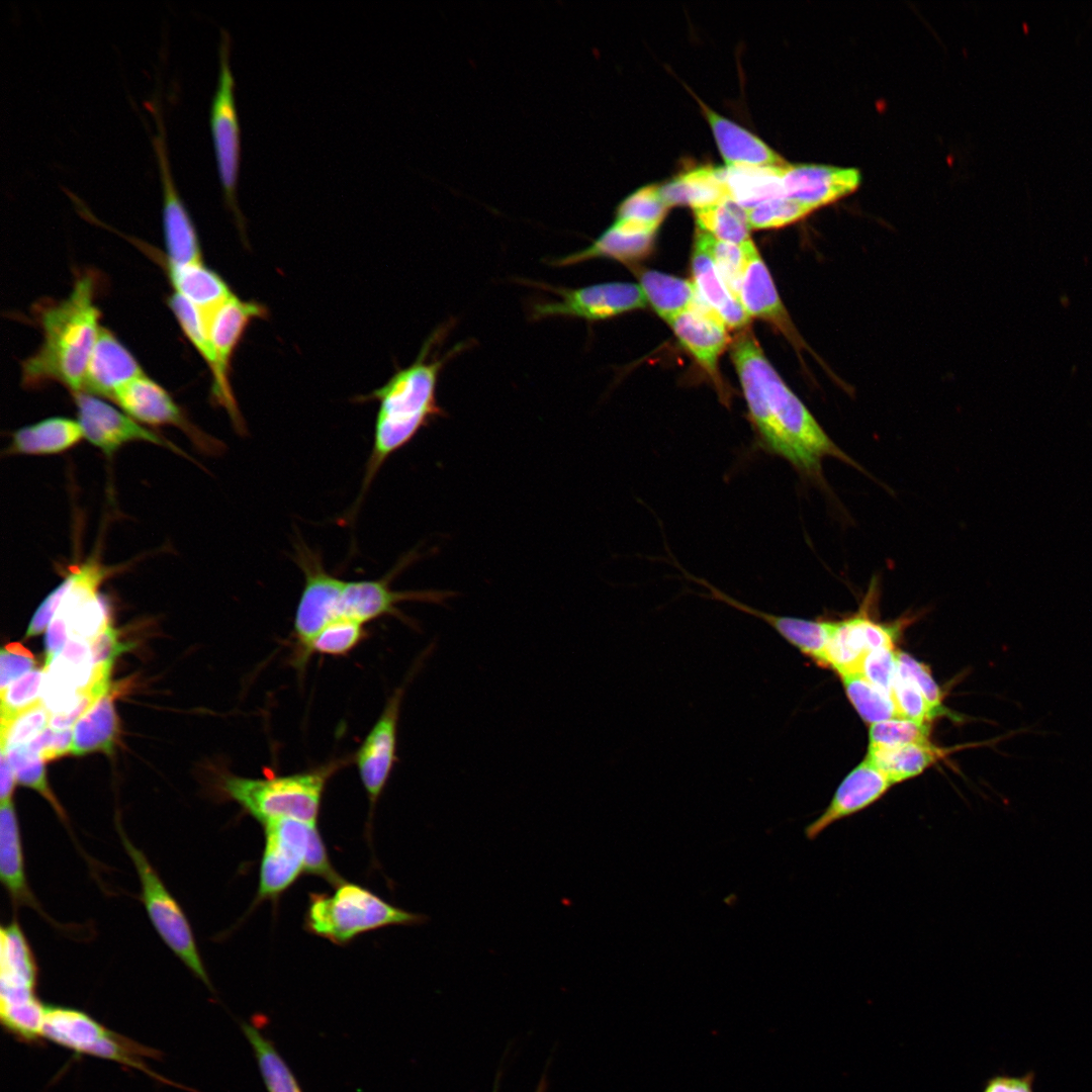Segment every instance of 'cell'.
I'll use <instances>...</instances> for the list:
<instances>
[{"instance_id":"6da1fadb","label":"cell","mask_w":1092,"mask_h":1092,"mask_svg":"<svg viewBox=\"0 0 1092 1092\" xmlns=\"http://www.w3.org/2000/svg\"><path fill=\"white\" fill-rule=\"evenodd\" d=\"M730 348L759 449L784 459L801 477L823 487L826 457L862 470L783 381L749 329L741 330Z\"/></svg>"},{"instance_id":"7a4b0ae2","label":"cell","mask_w":1092,"mask_h":1092,"mask_svg":"<svg viewBox=\"0 0 1092 1092\" xmlns=\"http://www.w3.org/2000/svg\"><path fill=\"white\" fill-rule=\"evenodd\" d=\"M454 325L450 320L439 325L424 342L416 360L398 370L380 388L364 399H376L379 407L375 420L373 443L365 464L363 480L357 502L366 494L385 461L408 444L431 422L445 416L437 398L440 374L446 364L470 347V342H459L442 353L440 347Z\"/></svg>"},{"instance_id":"3957f363","label":"cell","mask_w":1092,"mask_h":1092,"mask_svg":"<svg viewBox=\"0 0 1092 1092\" xmlns=\"http://www.w3.org/2000/svg\"><path fill=\"white\" fill-rule=\"evenodd\" d=\"M96 280L80 275L70 294L39 306L42 332L38 350L22 363V382L37 387L59 382L73 392L82 391L88 363L98 338L100 311L95 303Z\"/></svg>"},{"instance_id":"277c9868","label":"cell","mask_w":1092,"mask_h":1092,"mask_svg":"<svg viewBox=\"0 0 1092 1092\" xmlns=\"http://www.w3.org/2000/svg\"><path fill=\"white\" fill-rule=\"evenodd\" d=\"M342 762L340 759L302 772L265 778L224 774L218 792L263 826L281 819L316 822L326 786Z\"/></svg>"},{"instance_id":"5b68a950","label":"cell","mask_w":1092,"mask_h":1092,"mask_svg":"<svg viewBox=\"0 0 1092 1092\" xmlns=\"http://www.w3.org/2000/svg\"><path fill=\"white\" fill-rule=\"evenodd\" d=\"M316 825L297 819L264 825L265 845L253 906L277 900L302 874L322 878L335 887L344 882L330 860Z\"/></svg>"},{"instance_id":"8992f818","label":"cell","mask_w":1092,"mask_h":1092,"mask_svg":"<svg viewBox=\"0 0 1092 1092\" xmlns=\"http://www.w3.org/2000/svg\"><path fill=\"white\" fill-rule=\"evenodd\" d=\"M427 920V916L396 907L360 885L343 882L332 895L310 894L304 925L308 932L345 945L369 931Z\"/></svg>"},{"instance_id":"52a82bcc","label":"cell","mask_w":1092,"mask_h":1092,"mask_svg":"<svg viewBox=\"0 0 1092 1092\" xmlns=\"http://www.w3.org/2000/svg\"><path fill=\"white\" fill-rule=\"evenodd\" d=\"M117 829L121 843L140 878L142 900L154 928L165 944L192 974L209 989H212L185 913L170 894L146 854L128 839L119 824H117Z\"/></svg>"},{"instance_id":"ba28073f","label":"cell","mask_w":1092,"mask_h":1092,"mask_svg":"<svg viewBox=\"0 0 1092 1092\" xmlns=\"http://www.w3.org/2000/svg\"><path fill=\"white\" fill-rule=\"evenodd\" d=\"M230 33L221 28L218 49L219 72L210 105L209 124L223 199L233 212L240 231L244 232L245 219L237 198L241 163V129L235 98L236 82L230 66Z\"/></svg>"},{"instance_id":"9c48e42d","label":"cell","mask_w":1092,"mask_h":1092,"mask_svg":"<svg viewBox=\"0 0 1092 1092\" xmlns=\"http://www.w3.org/2000/svg\"><path fill=\"white\" fill-rule=\"evenodd\" d=\"M526 285L555 295L552 300H536L529 306L533 322L552 317L579 318L596 322L618 316L646 305V297L638 284L606 282L570 288L545 282L522 280Z\"/></svg>"},{"instance_id":"30bf717a","label":"cell","mask_w":1092,"mask_h":1092,"mask_svg":"<svg viewBox=\"0 0 1092 1092\" xmlns=\"http://www.w3.org/2000/svg\"><path fill=\"white\" fill-rule=\"evenodd\" d=\"M415 558L413 553L405 556L394 570L379 579L349 581L338 578L334 599L337 620L344 618L366 624L378 618L392 616L415 627V623L397 608L398 604L424 602L442 605L456 595L449 590L392 589V578Z\"/></svg>"},{"instance_id":"8fae6325","label":"cell","mask_w":1092,"mask_h":1092,"mask_svg":"<svg viewBox=\"0 0 1092 1092\" xmlns=\"http://www.w3.org/2000/svg\"><path fill=\"white\" fill-rule=\"evenodd\" d=\"M266 314L267 309L264 305L256 301L242 300L234 294L205 316L208 337L218 368V377L212 385V394L216 402L226 410L236 431L241 435L246 434L247 428L230 385L231 360L250 323Z\"/></svg>"},{"instance_id":"7c38bea8","label":"cell","mask_w":1092,"mask_h":1092,"mask_svg":"<svg viewBox=\"0 0 1092 1092\" xmlns=\"http://www.w3.org/2000/svg\"><path fill=\"white\" fill-rule=\"evenodd\" d=\"M432 648V646L427 648L408 672L405 681L390 695L380 716L355 754V763L369 800L371 813L397 760V727L405 688L423 664L424 659L430 654Z\"/></svg>"},{"instance_id":"4fadbf2b","label":"cell","mask_w":1092,"mask_h":1092,"mask_svg":"<svg viewBox=\"0 0 1092 1092\" xmlns=\"http://www.w3.org/2000/svg\"><path fill=\"white\" fill-rule=\"evenodd\" d=\"M42 1037L72 1050L131 1066L138 1045L115 1034L80 1010L48 1006L44 1008Z\"/></svg>"},{"instance_id":"5bb4252c","label":"cell","mask_w":1092,"mask_h":1092,"mask_svg":"<svg viewBox=\"0 0 1092 1092\" xmlns=\"http://www.w3.org/2000/svg\"><path fill=\"white\" fill-rule=\"evenodd\" d=\"M150 110L157 124L152 143L162 186V222L168 264L201 262V249L195 226L173 181L162 115L154 104L150 105Z\"/></svg>"},{"instance_id":"9a60e30c","label":"cell","mask_w":1092,"mask_h":1092,"mask_svg":"<svg viewBox=\"0 0 1092 1092\" xmlns=\"http://www.w3.org/2000/svg\"><path fill=\"white\" fill-rule=\"evenodd\" d=\"M72 394L84 438L105 455H112L127 443L142 441L187 457L175 444L141 426L127 414L118 411L99 397L83 391Z\"/></svg>"},{"instance_id":"2e32d148","label":"cell","mask_w":1092,"mask_h":1092,"mask_svg":"<svg viewBox=\"0 0 1092 1092\" xmlns=\"http://www.w3.org/2000/svg\"><path fill=\"white\" fill-rule=\"evenodd\" d=\"M112 400L133 420L152 426L180 428L203 451L216 453L223 448L219 441L196 429L168 391L147 375L122 386Z\"/></svg>"},{"instance_id":"e0dca14e","label":"cell","mask_w":1092,"mask_h":1092,"mask_svg":"<svg viewBox=\"0 0 1092 1092\" xmlns=\"http://www.w3.org/2000/svg\"><path fill=\"white\" fill-rule=\"evenodd\" d=\"M668 324L680 345L713 379L722 400H725L727 396L718 372V359L727 347L729 337L721 316L698 293L694 304Z\"/></svg>"},{"instance_id":"ac0fdd59","label":"cell","mask_w":1092,"mask_h":1092,"mask_svg":"<svg viewBox=\"0 0 1092 1092\" xmlns=\"http://www.w3.org/2000/svg\"><path fill=\"white\" fill-rule=\"evenodd\" d=\"M879 623L863 611L839 622H833L825 654L824 666L840 674L858 672L863 656L870 651L893 647L901 624Z\"/></svg>"},{"instance_id":"d6986e66","label":"cell","mask_w":1092,"mask_h":1092,"mask_svg":"<svg viewBox=\"0 0 1092 1092\" xmlns=\"http://www.w3.org/2000/svg\"><path fill=\"white\" fill-rule=\"evenodd\" d=\"M782 181L786 197L812 211L853 192L860 183V173L852 168L787 163Z\"/></svg>"},{"instance_id":"ffe728a7","label":"cell","mask_w":1092,"mask_h":1092,"mask_svg":"<svg viewBox=\"0 0 1092 1092\" xmlns=\"http://www.w3.org/2000/svg\"><path fill=\"white\" fill-rule=\"evenodd\" d=\"M745 248L746 262L739 292L742 306L749 316L768 322L796 348H803L804 343L782 303L769 271L756 247L750 241Z\"/></svg>"},{"instance_id":"44dd1931","label":"cell","mask_w":1092,"mask_h":1092,"mask_svg":"<svg viewBox=\"0 0 1092 1092\" xmlns=\"http://www.w3.org/2000/svg\"><path fill=\"white\" fill-rule=\"evenodd\" d=\"M893 784L866 759L841 782L824 811L805 829L808 840L816 839L830 825L868 808Z\"/></svg>"},{"instance_id":"7402d4cb","label":"cell","mask_w":1092,"mask_h":1092,"mask_svg":"<svg viewBox=\"0 0 1092 1092\" xmlns=\"http://www.w3.org/2000/svg\"><path fill=\"white\" fill-rule=\"evenodd\" d=\"M143 375V368L129 350L112 332L101 327L82 391L113 399L118 389Z\"/></svg>"},{"instance_id":"603a6c76","label":"cell","mask_w":1092,"mask_h":1092,"mask_svg":"<svg viewBox=\"0 0 1092 1092\" xmlns=\"http://www.w3.org/2000/svg\"><path fill=\"white\" fill-rule=\"evenodd\" d=\"M710 241L711 234L697 226L691 260L693 283L702 299L721 316L726 327L746 329L750 316L724 284L711 252Z\"/></svg>"},{"instance_id":"cb8c5ba5","label":"cell","mask_w":1092,"mask_h":1092,"mask_svg":"<svg viewBox=\"0 0 1092 1092\" xmlns=\"http://www.w3.org/2000/svg\"><path fill=\"white\" fill-rule=\"evenodd\" d=\"M699 102L726 166L781 167L787 164L758 136Z\"/></svg>"},{"instance_id":"d4e9b609","label":"cell","mask_w":1092,"mask_h":1092,"mask_svg":"<svg viewBox=\"0 0 1092 1092\" xmlns=\"http://www.w3.org/2000/svg\"><path fill=\"white\" fill-rule=\"evenodd\" d=\"M0 879L15 906L41 912L28 886L18 819L12 800L1 803Z\"/></svg>"},{"instance_id":"484cf974","label":"cell","mask_w":1092,"mask_h":1092,"mask_svg":"<svg viewBox=\"0 0 1092 1092\" xmlns=\"http://www.w3.org/2000/svg\"><path fill=\"white\" fill-rule=\"evenodd\" d=\"M656 233H626L612 225L587 247L551 259L553 267H569L594 259H612L629 264L647 257L654 247Z\"/></svg>"},{"instance_id":"4316f807","label":"cell","mask_w":1092,"mask_h":1092,"mask_svg":"<svg viewBox=\"0 0 1092 1092\" xmlns=\"http://www.w3.org/2000/svg\"><path fill=\"white\" fill-rule=\"evenodd\" d=\"M84 438L79 422L53 417L14 431L9 454L51 455L62 453Z\"/></svg>"},{"instance_id":"83f0119b","label":"cell","mask_w":1092,"mask_h":1092,"mask_svg":"<svg viewBox=\"0 0 1092 1092\" xmlns=\"http://www.w3.org/2000/svg\"><path fill=\"white\" fill-rule=\"evenodd\" d=\"M667 207L690 205L694 210L715 205L729 197L720 168L701 166L687 170L659 186Z\"/></svg>"},{"instance_id":"f1b7e54d","label":"cell","mask_w":1092,"mask_h":1092,"mask_svg":"<svg viewBox=\"0 0 1092 1092\" xmlns=\"http://www.w3.org/2000/svg\"><path fill=\"white\" fill-rule=\"evenodd\" d=\"M785 166V165H784ZM781 167H720L728 196L748 210L764 201L786 197Z\"/></svg>"},{"instance_id":"f546056e","label":"cell","mask_w":1092,"mask_h":1092,"mask_svg":"<svg viewBox=\"0 0 1092 1092\" xmlns=\"http://www.w3.org/2000/svg\"><path fill=\"white\" fill-rule=\"evenodd\" d=\"M167 266L175 292L195 305L204 316L234 295L226 282L202 261Z\"/></svg>"},{"instance_id":"4dcf8cb0","label":"cell","mask_w":1092,"mask_h":1092,"mask_svg":"<svg viewBox=\"0 0 1092 1092\" xmlns=\"http://www.w3.org/2000/svg\"><path fill=\"white\" fill-rule=\"evenodd\" d=\"M121 687H110L95 705L76 723L73 729L72 753L83 755L94 751L110 753L118 732V720L113 699Z\"/></svg>"},{"instance_id":"1f68e13d","label":"cell","mask_w":1092,"mask_h":1092,"mask_svg":"<svg viewBox=\"0 0 1092 1092\" xmlns=\"http://www.w3.org/2000/svg\"><path fill=\"white\" fill-rule=\"evenodd\" d=\"M945 753V749L931 742L913 743L891 748L869 747L864 759L895 785L920 775Z\"/></svg>"},{"instance_id":"d6a6232c","label":"cell","mask_w":1092,"mask_h":1092,"mask_svg":"<svg viewBox=\"0 0 1092 1092\" xmlns=\"http://www.w3.org/2000/svg\"><path fill=\"white\" fill-rule=\"evenodd\" d=\"M638 275L646 300L667 323L690 308L697 298L696 287L690 280L654 270H644Z\"/></svg>"},{"instance_id":"836d02e7","label":"cell","mask_w":1092,"mask_h":1092,"mask_svg":"<svg viewBox=\"0 0 1092 1092\" xmlns=\"http://www.w3.org/2000/svg\"><path fill=\"white\" fill-rule=\"evenodd\" d=\"M668 207L658 185H647L625 198L617 208L613 228L626 233H656Z\"/></svg>"},{"instance_id":"e575fe53","label":"cell","mask_w":1092,"mask_h":1092,"mask_svg":"<svg viewBox=\"0 0 1092 1092\" xmlns=\"http://www.w3.org/2000/svg\"><path fill=\"white\" fill-rule=\"evenodd\" d=\"M241 1029L253 1049L267 1092H302L294 1073L274 1042L253 1023L243 1021Z\"/></svg>"},{"instance_id":"d590c367","label":"cell","mask_w":1092,"mask_h":1092,"mask_svg":"<svg viewBox=\"0 0 1092 1092\" xmlns=\"http://www.w3.org/2000/svg\"><path fill=\"white\" fill-rule=\"evenodd\" d=\"M697 226L719 241L744 246L749 236L747 211L730 197L704 208L695 209Z\"/></svg>"},{"instance_id":"8d00e7d4","label":"cell","mask_w":1092,"mask_h":1092,"mask_svg":"<svg viewBox=\"0 0 1092 1092\" xmlns=\"http://www.w3.org/2000/svg\"><path fill=\"white\" fill-rule=\"evenodd\" d=\"M366 635L365 624L344 618L336 620L323 628L310 640L297 669L305 666L308 658L313 654L346 656L366 638Z\"/></svg>"},{"instance_id":"74e56055","label":"cell","mask_w":1092,"mask_h":1092,"mask_svg":"<svg viewBox=\"0 0 1092 1092\" xmlns=\"http://www.w3.org/2000/svg\"><path fill=\"white\" fill-rule=\"evenodd\" d=\"M846 695L870 725L899 717L893 700L868 681L860 673L840 674Z\"/></svg>"},{"instance_id":"f35d334b","label":"cell","mask_w":1092,"mask_h":1092,"mask_svg":"<svg viewBox=\"0 0 1092 1092\" xmlns=\"http://www.w3.org/2000/svg\"><path fill=\"white\" fill-rule=\"evenodd\" d=\"M168 302L184 335L209 367L214 383L218 377L217 361L208 337L204 314L177 292L171 294Z\"/></svg>"},{"instance_id":"ab89813d","label":"cell","mask_w":1092,"mask_h":1092,"mask_svg":"<svg viewBox=\"0 0 1092 1092\" xmlns=\"http://www.w3.org/2000/svg\"><path fill=\"white\" fill-rule=\"evenodd\" d=\"M6 751L7 760L15 774L16 782L40 794L51 804L60 819L67 822L65 811L49 786L41 756L31 751L27 744L11 747Z\"/></svg>"},{"instance_id":"60d3db41","label":"cell","mask_w":1092,"mask_h":1092,"mask_svg":"<svg viewBox=\"0 0 1092 1092\" xmlns=\"http://www.w3.org/2000/svg\"><path fill=\"white\" fill-rule=\"evenodd\" d=\"M869 736V747L891 748L913 743H930L927 724L901 717L871 725Z\"/></svg>"},{"instance_id":"b9f144b4","label":"cell","mask_w":1092,"mask_h":1092,"mask_svg":"<svg viewBox=\"0 0 1092 1092\" xmlns=\"http://www.w3.org/2000/svg\"><path fill=\"white\" fill-rule=\"evenodd\" d=\"M50 711L42 702L18 713L7 722L1 723V750L24 745L42 732L51 720Z\"/></svg>"},{"instance_id":"7bdbcfd3","label":"cell","mask_w":1092,"mask_h":1092,"mask_svg":"<svg viewBox=\"0 0 1092 1092\" xmlns=\"http://www.w3.org/2000/svg\"><path fill=\"white\" fill-rule=\"evenodd\" d=\"M44 669H33L1 690V723L34 706L39 699Z\"/></svg>"},{"instance_id":"ee69618b","label":"cell","mask_w":1092,"mask_h":1092,"mask_svg":"<svg viewBox=\"0 0 1092 1092\" xmlns=\"http://www.w3.org/2000/svg\"><path fill=\"white\" fill-rule=\"evenodd\" d=\"M746 211L749 226L757 230L782 228L811 212L806 206L787 197L764 201Z\"/></svg>"},{"instance_id":"f6af8a7d","label":"cell","mask_w":1092,"mask_h":1092,"mask_svg":"<svg viewBox=\"0 0 1092 1092\" xmlns=\"http://www.w3.org/2000/svg\"><path fill=\"white\" fill-rule=\"evenodd\" d=\"M892 700L901 718L926 724V722L938 716L915 684L898 667L893 685Z\"/></svg>"},{"instance_id":"bcb514c9","label":"cell","mask_w":1092,"mask_h":1092,"mask_svg":"<svg viewBox=\"0 0 1092 1092\" xmlns=\"http://www.w3.org/2000/svg\"><path fill=\"white\" fill-rule=\"evenodd\" d=\"M745 245L722 242L711 235L710 248L717 270L727 289L737 299L746 262Z\"/></svg>"},{"instance_id":"7dc6e473","label":"cell","mask_w":1092,"mask_h":1092,"mask_svg":"<svg viewBox=\"0 0 1092 1092\" xmlns=\"http://www.w3.org/2000/svg\"><path fill=\"white\" fill-rule=\"evenodd\" d=\"M858 673L892 699L897 673L896 651L893 647H882L870 651L863 656Z\"/></svg>"},{"instance_id":"c3c4849f","label":"cell","mask_w":1092,"mask_h":1092,"mask_svg":"<svg viewBox=\"0 0 1092 1092\" xmlns=\"http://www.w3.org/2000/svg\"><path fill=\"white\" fill-rule=\"evenodd\" d=\"M896 656L898 669L910 677L938 716L945 714V709L942 706L941 691L933 679L928 666L903 651H896Z\"/></svg>"},{"instance_id":"681fc988","label":"cell","mask_w":1092,"mask_h":1092,"mask_svg":"<svg viewBox=\"0 0 1092 1092\" xmlns=\"http://www.w3.org/2000/svg\"><path fill=\"white\" fill-rule=\"evenodd\" d=\"M130 643L123 642L119 632L111 625L91 640V656L94 667L112 668L114 659L130 649Z\"/></svg>"},{"instance_id":"f907efd6","label":"cell","mask_w":1092,"mask_h":1092,"mask_svg":"<svg viewBox=\"0 0 1092 1092\" xmlns=\"http://www.w3.org/2000/svg\"><path fill=\"white\" fill-rule=\"evenodd\" d=\"M69 584L70 579L67 575L64 580L55 589H53L49 594V596L41 602L30 621L25 638L40 634L44 631L47 626L51 624L62 603L64 595L68 590Z\"/></svg>"},{"instance_id":"816d5d0a","label":"cell","mask_w":1092,"mask_h":1092,"mask_svg":"<svg viewBox=\"0 0 1092 1092\" xmlns=\"http://www.w3.org/2000/svg\"><path fill=\"white\" fill-rule=\"evenodd\" d=\"M1036 1073L1033 1070L1023 1075H1010L1005 1072L993 1074L985 1080L981 1092H1035Z\"/></svg>"},{"instance_id":"f5cc1de1","label":"cell","mask_w":1092,"mask_h":1092,"mask_svg":"<svg viewBox=\"0 0 1092 1092\" xmlns=\"http://www.w3.org/2000/svg\"><path fill=\"white\" fill-rule=\"evenodd\" d=\"M35 661L33 657L26 656L7 650L5 647L0 652V687L6 689L19 676L29 672Z\"/></svg>"},{"instance_id":"db71d44e","label":"cell","mask_w":1092,"mask_h":1092,"mask_svg":"<svg viewBox=\"0 0 1092 1092\" xmlns=\"http://www.w3.org/2000/svg\"><path fill=\"white\" fill-rule=\"evenodd\" d=\"M68 635L69 633L65 620L56 615L49 625L44 638L46 664L50 663L62 652L61 650Z\"/></svg>"},{"instance_id":"11a10c76","label":"cell","mask_w":1092,"mask_h":1092,"mask_svg":"<svg viewBox=\"0 0 1092 1092\" xmlns=\"http://www.w3.org/2000/svg\"><path fill=\"white\" fill-rule=\"evenodd\" d=\"M73 731L70 729L54 732L48 745L41 752L43 760H52L67 753H72Z\"/></svg>"},{"instance_id":"9f6ffc18","label":"cell","mask_w":1092,"mask_h":1092,"mask_svg":"<svg viewBox=\"0 0 1092 1092\" xmlns=\"http://www.w3.org/2000/svg\"><path fill=\"white\" fill-rule=\"evenodd\" d=\"M15 774L9 764L5 751L1 750L0 757V799L1 803H5L11 800L14 785Z\"/></svg>"},{"instance_id":"6f0895ef","label":"cell","mask_w":1092,"mask_h":1092,"mask_svg":"<svg viewBox=\"0 0 1092 1092\" xmlns=\"http://www.w3.org/2000/svg\"><path fill=\"white\" fill-rule=\"evenodd\" d=\"M5 648L7 650H10V651H13V652H16V653H20V654H23V655H26V656L33 657V654L27 648H25L22 644H20L18 642H13V643L7 644L5 646Z\"/></svg>"}]
</instances>
